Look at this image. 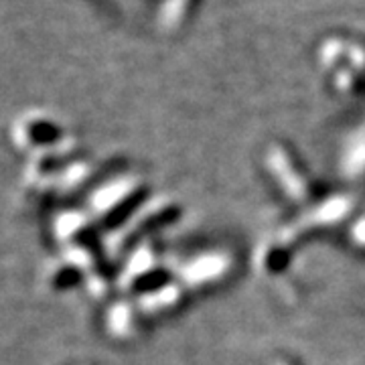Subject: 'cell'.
Returning a JSON list of instances; mask_svg holds the SVG:
<instances>
[{"instance_id":"cell-1","label":"cell","mask_w":365,"mask_h":365,"mask_svg":"<svg viewBox=\"0 0 365 365\" xmlns=\"http://www.w3.org/2000/svg\"><path fill=\"white\" fill-rule=\"evenodd\" d=\"M26 134H29L31 143H35V144H53L61 138V130H59L55 124H51V122H45V120H39V122L29 124Z\"/></svg>"},{"instance_id":"cell-2","label":"cell","mask_w":365,"mask_h":365,"mask_svg":"<svg viewBox=\"0 0 365 365\" xmlns=\"http://www.w3.org/2000/svg\"><path fill=\"white\" fill-rule=\"evenodd\" d=\"M79 278H81V274H79L76 268H63L61 272L55 276L53 284H55V288L63 290V288L76 287V284L79 282Z\"/></svg>"}]
</instances>
